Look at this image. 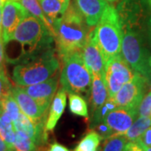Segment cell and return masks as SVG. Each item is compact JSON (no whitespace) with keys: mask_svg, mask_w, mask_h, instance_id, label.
<instances>
[{"mask_svg":"<svg viewBox=\"0 0 151 151\" xmlns=\"http://www.w3.org/2000/svg\"><path fill=\"white\" fill-rule=\"evenodd\" d=\"M116 108H118V107H117L113 97H108L103 106L98 110H97L96 112H94L95 114L93 116L92 125L103 121V119H105V117L108 115V113H110L111 111H113V109H115Z\"/></svg>","mask_w":151,"mask_h":151,"instance_id":"cell-28","label":"cell"},{"mask_svg":"<svg viewBox=\"0 0 151 151\" xmlns=\"http://www.w3.org/2000/svg\"><path fill=\"white\" fill-rule=\"evenodd\" d=\"M109 97L108 87L103 76L92 75L91 85V104L92 111L96 112L103 106Z\"/></svg>","mask_w":151,"mask_h":151,"instance_id":"cell-17","label":"cell"},{"mask_svg":"<svg viewBox=\"0 0 151 151\" xmlns=\"http://www.w3.org/2000/svg\"><path fill=\"white\" fill-rule=\"evenodd\" d=\"M149 83L145 77L139 73L125 83L113 97L118 108L138 109L145 96L146 84Z\"/></svg>","mask_w":151,"mask_h":151,"instance_id":"cell-9","label":"cell"},{"mask_svg":"<svg viewBox=\"0 0 151 151\" xmlns=\"http://www.w3.org/2000/svg\"><path fill=\"white\" fill-rule=\"evenodd\" d=\"M151 126V118L149 117H139L130 128L124 134V137L128 141H135L140 138V136L148 128Z\"/></svg>","mask_w":151,"mask_h":151,"instance_id":"cell-21","label":"cell"},{"mask_svg":"<svg viewBox=\"0 0 151 151\" xmlns=\"http://www.w3.org/2000/svg\"><path fill=\"white\" fill-rule=\"evenodd\" d=\"M11 92L22 113L31 119L35 124H41L43 122V115L45 114L46 111L44 110L33 97L24 92L21 86H12Z\"/></svg>","mask_w":151,"mask_h":151,"instance_id":"cell-14","label":"cell"},{"mask_svg":"<svg viewBox=\"0 0 151 151\" xmlns=\"http://www.w3.org/2000/svg\"><path fill=\"white\" fill-rule=\"evenodd\" d=\"M103 138L99 135L97 131H90L81 139L74 151H94L99 147Z\"/></svg>","mask_w":151,"mask_h":151,"instance_id":"cell-23","label":"cell"},{"mask_svg":"<svg viewBox=\"0 0 151 151\" xmlns=\"http://www.w3.org/2000/svg\"><path fill=\"white\" fill-rule=\"evenodd\" d=\"M128 140L124 134H113L106 139L103 151H124Z\"/></svg>","mask_w":151,"mask_h":151,"instance_id":"cell-26","label":"cell"},{"mask_svg":"<svg viewBox=\"0 0 151 151\" xmlns=\"http://www.w3.org/2000/svg\"><path fill=\"white\" fill-rule=\"evenodd\" d=\"M29 14L15 0H7L2 8V37L4 45L11 41L19 24Z\"/></svg>","mask_w":151,"mask_h":151,"instance_id":"cell-10","label":"cell"},{"mask_svg":"<svg viewBox=\"0 0 151 151\" xmlns=\"http://www.w3.org/2000/svg\"><path fill=\"white\" fill-rule=\"evenodd\" d=\"M69 108L73 114L88 118V108L86 100L78 93H69Z\"/></svg>","mask_w":151,"mask_h":151,"instance_id":"cell-22","label":"cell"},{"mask_svg":"<svg viewBox=\"0 0 151 151\" xmlns=\"http://www.w3.org/2000/svg\"><path fill=\"white\" fill-rule=\"evenodd\" d=\"M96 129V131L99 134V135L103 138V139H108L111 135L113 134L112 129L108 127L107 124L105 122H100L97 124L93 125Z\"/></svg>","mask_w":151,"mask_h":151,"instance_id":"cell-31","label":"cell"},{"mask_svg":"<svg viewBox=\"0 0 151 151\" xmlns=\"http://www.w3.org/2000/svg\"><path fill=\"white\" fill-rule=\"evenodd\" d=\"M96 39L105 62L121 54L123 30L117 9L108 4L95 28Z\"/></svg>","mask_w":151,"mask_h":151,"instance_id":"cell-3","label":"cell"},{"mask_svg":"<svg viewBox=\"0 0 151 151\" xmlns=\"http://www.w3.org/2000/svg\"><path fill=\"white\" fill-rule=\"evenodd\" d=\"M107 1H115V0H107Z\"/></svg>","mask_w":151,"mask_h":151,"instance_id":"cell-44","label":"cell"},{"mask_svg":"<svg viewBox=\"0 0 151 151\" xmlns=\"http://www.w3.org/2000/svg\"><path fill=\"white\" fill-rule=\"evenodd\" d=\"M2 8L3 6H0V36L2 35Z\"/></svg>","mask_w":151,"mask_h":151,"instance_id":"cell-37","label":"cell"},{"mask_svg":"<svg viewBox=\"0 0 151 151\" xmlns=\"http://www.w3.org/2000/svg\"><path fill=\"white\" fill-rule=\"evenodd\" d=\"M9 151H13V150H9Z\"/></svg>","mask_w":151,"mask_h":151,"instance_id":"cell-45","label":"cell"},{"mask_svg":"<svg viewBox=\"0 0 151 151\" xmlns=\"http://www.w3.org/2000/svg\"><path fill=\"white\" fill-rule=\"evenodd\" d=\"M11 40H15L24 47H28L27 53L50 48L53 35L47 26L39 19L28 15L15 29Z\"/></svg>","mask_w":151,"mask_h":151,"instance_id":"cell-5","label":"cell"},{"mask_svg":"<svg viewBox=\"0 0 151 151\" xmlns=\"http://www.w3.org/2000/svg\"><path fill=\"white\" fill-rule=\"evenodd\" d=\"M4 42L2 35L0 36V70L4 69Z\"/></svg>","mask_w":151,"mask_h":151,"instance_id":"cell-34","label":"cell"},{"mask_svg":"<svg viewBox=\"0 0 151 151\" xmlns=\"http://www.w3.org/2000/svg\"><path fill=\"white\" fill-rule=\"evenodd\" d=\"M1 108H2V111H4V112H5L6 113L9 114V116L13 120V122L15 121L18 119V117L19 116V114L21 113V110L19 108V106L17 103L14 97H13L12 92L9 93L4 99V101L2 103Z\"/></svg>","mask_w":151,"mask_h":151,"instance_id":"cell-27","label":"cell"},{"mask_svg":"<svg viewBox=\"0 0 151 151\" xmlns=\"http://www.w3.org/2000/svg\"><path fill=\"white\" fill-rule=\"evenodd\" d=\"M13 151H35L36 145L24 133L16 131L15 139L13 146Z\"/></svg>","mask_w":151,"mask_h":151,"instance_id":"cell-24","label":"cell"},{"mask_svg":"<svg viewBox=\"0 0 151 151\" xmlns=\"http://www.w3.org/2000/svg\"><path fill=\"white\" fill-rule=\"evenodd\" d=\"M0 113H1V111H0Z\"/></svg>","mask_w":151,"mask_h":151,"instance_id":"cell-46","label":"cell"},{"mask_svg":"<svg viewBox=\"0 0 151 151\" xmlns=\"http://www.w3.org/2000/svg\"><path fill=\"white\" fill-rule=\"evenodd\" d=\"M22 6L32 16L39 19L47 26V20L40 4V0H18Z\"/></svg>","mask_w":151,"mask_h":151,"instance_id":"cell-25","label":"cell"},{"mask_svg":"<svg viewBox=\"0 0 151 151\" xmlns=\"http://www.w3.org/2000/svg\"><path fill=\"white\" fill-rule=\"evenodd\" d=\"M58 86L57 76H52L46 81L30 86H21L23 90L33 97L44 110L47 111Z\"/></svg>","mask_w":151,"mask_h":151,"instance_id":"cell-12","label":"cell"},{"mask_svg":"<svg viewBox=\"0 0 151 151\" xmlns=\"http://www.w3.org/2000/svg\"><path fill=\"white\" fill-rule=\"evenodd\" d=\"M15 131H21L28 135L35 145H38L42 137V123L35 124L24 113H20L18 119L13 122Z\"/></svg>","mask_w":151,"mask_h":151,"instance_id":"cell-18","label":"cell"},{"mask_svg":"<svg viewBox=\"0 0 151 151\" xmlns=\"http://www.w3.org/2000/svg\"><path fill=\"white\" fill-rule=\"evenodd\" d=\"M148 4V0H123L116 9L122 30L133 29L140 32Z\"/></svg>","mask_w":151,"mask_h":151,"instance_id":"cell-8","label":"cell"},{"mask_svg":"<svg viewBox=\"0 0 151 151\" xmlns=\"http://www.w3.org/2000/svg\"><path fill=\"white\" fill-rule=\"evenodd\" d=\"M66 105V92L64 89L60 88L50 104V113L48 119L45 124V129L47 131H52L55 128L59 119L62 116V113L65 111Z\"/></svg>","mask_w":151,"mask_h":151,"instance_id":"cell-16","label":"cell"},{"mask_svg":"<svg viewBox=\"0 0 151 151\" xmlns=\"http://www.w3.org/2000/svg\"><path fill=\"white\" fill-rule=\"evenodd\" d=\"M88 32L78 8L74 4H69L64 14L55 22L51 29L60 57L63 59L75 51L81 50Z\"/></svg>","mask_w":151,"mask_h":151,"instance_id":"cell-1","label":"cell"},{"mask_svg":"<svg viewBox=\"0 0 151 151\" xmlns=\"http://www.w3.org/2000/svg\"><path fill=\"white\" fill-rule=\"evenodd\" d=\"M150 68H151V55H150Z\"/></svg>","mask_w":151,"mask_h":151,"instance_id":"cell-42","label":"cell"},{"mask_svg":"<svg viewBox=\"0 0 151 151\" xmlns=\"http://www.w3.org/2000/svg\"><path fill=\"white\" fill-rule=\"evenodd\" d=\"M48 151H70L64 145H60L59 143H53L52 145H50Z\"/></svg>","mask_w":151,"mask_h":151,"instance_id":"cell-35","label":"cell"},{"mask_svg":"<svg viewBox=\"0 0 151 151\" xmlns=\"http://www.w3.org/2000/svg\"><path fill=\"white\" fill-rule=\"evenodd\" d=\"M145 151H151V146H150V147H147V148H145Z\"/></svg>","mask_w":151,"mask_h":151,"instance_id":"cell-41","label":"cell"},{"mask_svg":"<svg viewBox=\"0 0 151 151\" xmlns=\"http://www.w3.org/2000/svg\"><path fill=\"white\" fill-rule=\"evenodd\" d=\"M121 55L134 72L143 76L149 83H151L150 55L140 32L133 29L123 30Z\"/></svg>","mask_w":151,"mask_h":151,"instance_id":"cell-6","label":"cell"},{"mask_svg":"<svg viewBox=\"0 0 151 151\" xmlns=\"http://www.w3.org/2000/svg\"><path fill=\"white\" fill-rule=\"evenodd\" d=\"M148 4H149L150 10V30H151V0H148Z\"/></svg>","mask_w":151,"mask_h":151,"instance_id":"cell-39","label":"cell"},{"mask_svg":"<svg viewBox=\"0 0 151 151\" xmlns=\"http://www.w3.org/2000/svg\"><path fill=\"white\" fill-rule=\"evenodd\" d=\"M81 53L85 64L92 75H98L104 77L106 62L97 42L95 29L90 30L87 34Z\"/></svg>","mask_w":151,"mask_h":151,"instance_id":"cell-11","label":"cell"},{"mask_svg":"<svg viewBox=\"0 0 151 151\" xmlns=\"http://www.w3.org/2000/svg\"><path fill=\"white\" fill-rule=\"evenodd\" d=\"M138 116V109L116 108L103 119L113 134H124Z\"/></svg>","mask_w":151,"mask_h":151,"instance_id":"cell-13","label":"cell"},{"mask_svg":"<svg viewBox=\"0 0 151 151\" xmlns=\"http://www.w3.org/2000/svg\"><path fill=\"white\" fill-rule=\"evenodd\" d=\"M94 151H101V149H100V148H97V150H94Z\"/></svg>","mask_w":151,"mask_h":151,"instance_id":"cell-43","label":"cell"},{"mask_svg":"<svg viewBox=\"0 0 151 151\" xmlns=\"http://www.w3.org/2000/svg\"><path fill=\"white\" fill-rule=\"evenodd\" d=\"M139 117L151 118V91L143 97L138 107Z\"/></svg>","mask_w":151,"mask_h":151,"instance_id":"cell-30","label":"cell"},{"mask_svg":"<svg viewBox=\"0 0 151 151\" xmlns=\"http://www.w3.org/2000/svg\"><path fill=\"white\" fill-rule=\"evenodd\" d=\"M141 145L145 148L147 147H150L151 146V126L150 128H148L144 132V134L141 135L140 138L138 139L137 140Z\"/></svg>","mask_w":151,"mask_h":151,"instance_id":"cell-32","label":"cell"},{"mask_svg":"<svg viewBox=\"0 0 151 151\" xmlns=\"http://www.w3.org/2000/svg\"><path fill=\"white\" fill-rule=\"evenodd\" d=\"M59 67V60L50 49L30 61L16 65L13 70L12 79L17 86H30L48 80Z\"/></svg>","mask_w":151,"mask_h":151,"instance_id":"cell-2","label":"cell"},{"mask_svg":"<svg viewBox=\"0 0 151 151\" xmlns=\"http://www.w3.org/2000/svg\"><path fill=\"white\" fill-rule=\"evenodd\" d=\"M76 4L88 27L97 25L108 6L107 0H76Z\"/></svg>","mask_w":151,"mask_h":151,"instance_id":"cell-15","label":"cell"},{"mask_svg":"<svg viewBox=\"0 0 151 151\" xmlns=\"http://www.w3.org/2000/svg\"><path fill=\"white\" fill-rule=\"evenodd\" d=\"M11 86L9 80L6 75L4 69L0 70V111H2V103L9 93H11Z\"/></svg>","mask_w":151,"mask_h":151,"instance_id":"cell-29","label":"cell"},{"mask_svg":"<svg viewBox=\"0 0 151 151\" xmlns=\"http://www.w3.org/2000/svg\"><path fill=\"white\" fill-rule=\"evenodd\" d=\"M124 151H145L138 141H128Z\"/></svg>","mask_w":151,"mask_h":151,"instance_id":"cell-33","label":"cell"},{"mask_svg":"<svg viewBox=\"0 0 151 151\" xmlns=\"http://www.w3.org/2000/svg\"><path fill=\"white\" fill-rule=\"evenodd\" d=\"M135 73L121 54L108 60L105 65L104 78L109 97H114L119 89L134 76Z\"/></svg>","mask_w":151,"mask_h":151,"instance_id":"cell-7","label":"cell"},{"mask_svg":"<svg viewBox=\"0 0 151 151\" xmlns=\"http://www.w3.org/2000/svg\"><path fill=\"white\" fill-rule=\"evenodd\" d=\"M12 150L9 145L6 144V142L4 140V139L0 136V151H9Z\"/></svg>","mask_w":151,"mask_h":151,"instance_id":"cell-36","label":"cell"},{"mask_svg":"<svg viewBox=\"0 0 151 151\" xmlns=\"http://www.w3.org/2000/svg\"><path fill=\"white\" fill-rule=\"evenodd\" d=\"M60 1L63 3V4L65 5V7L68 8V6L70 4V0H60Z\"/></svg>","mask_w":151,"mask_h":151,"instance_id":"cell-38","label":"cell"},{"mask_svg":"<svg viewBox=\"0 0 151 151\" xmlns=\"http://www.w3.org/2000/svg\"><path fill=\"white\" fill-rule=\"evenodd\" d=\"M40 4L47 20V28L51 33L54 23L64 14L67 8L60 0H40Z\"/></svg>","mask_w":151,"mask_h":151,"instance_id":"cell-19","label":"cell"},{"mask_svg":"<svg viewBox=\"0 0 151 151\" xmlns=\"http://www.w3.org/2000/svg\"><path fill=\"white\" fill-rule=\"evenodd\" d=\"M61 70L60 82L61 88L70 93H86L91 89L92 73L82 57L81 50L66 55Z\"/></svg>","mask_w":151,"mask_h":151,"instance_id":"cell-4","label":"cell"},{"mask_svg":"<svg viewBox=\"0 0 151 151\" xmlns=\"http://www.w3.org/2000/svg\"><path fill=\"white\" fill-rule=\"evenodd\" d=\"M7 0H0V6H4Z\"/></svg>","mask_w":151,"mask_h":151,"instance_id":"cell-40","label":"cell"},{"mask_svg":"<svg viewBox=\"0 0 151 151\" xmlns=\"http://www.w3.org/2000/svg\"><path fill=\"white\" fill-rule=\"evenodd\" d=\"M16 131L14 129L13 120L9 116L8 113L4 111L0 113V136L4 139L6 144L9 145L11 150H13V146L15 139Z\"/></svg>","mask_w":151,"mask_h":151,"instance_id":"cell-20","label":"cell"}]
</instances>
